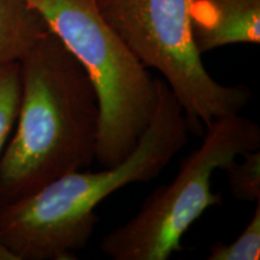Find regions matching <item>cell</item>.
Instances as JSON below:
<instances>
[{"label": "cell", "instance_id": "cell-1", "mask_svg": "<svg viewBox=\"0 0 260 260\" xmlns=\"http://www.w3.org/2000/svg\"><path fill=\"white\" fill-rule=\"evenodd\" d=\"M19 63L15 133L0 158V206L24 199L96 158L99 105L88 75L50 29Z\"/></svg>", "mask_w": 260, "mask_h": 260}, {"label": "cell", "instance_id": "cell-2", "mask_svg": "<svg viewBox=\"0 0 260 260\" xmlns=\"http://www.w3.org/2000/svg\"><path fill=\"white\" fill-rule=\"evenodd\" d=\"M189 133L180 103L157 79L154 113L134 151L115 167L71 172L0 206V237L18 260L76 259L95 229L99 204L128 184L153 181L187 145Z\"/></svg>", "mask_w": 260, "mask_h": 260}, {"label": "cell", "instance_id": "cell-8", "mask_svg": "<svg viewBox=\"0 0 260 260\" xmlns=\"http://www.w3.org/2000/svg\"><path fill=\"white\" fill-rule=\"evenodd\" d=\"M21 99L18 61L0 64V158L14 130Z\"/></svg>", "mask_w": 260, "mask_h": 260}, {"label": "cell", "instance_id": "cell-9", "mask_svg": "<svg viewBox=\"0 0 260 260\" xmlns=\"http://www.w3.org/2000/svg\"><path fill=\"white\" fill-rule=\"evenodd\" d=\"M225 168L230 190L236 200L256 203L260 200V149L240 155Z\"/></svg>", "mask_w": 260, "mask_h": 260}, {"label": "cell", "instance_id": "cell-7", "mask_svg": "<svg viewBox=\"0 0 260 260\" xmlns=\"http://www.w3.org/2000/svg\"><path fill=\"white\" fill-rule=\"evenodd\" d=\"M46 30L28 0H0V64L18 61Z\"/></svg>", "mask_w": 260, "mask_h": 260}, {"label": "cell", "instance_id": "cell-6", "mask_svg": "<svg viewBox=\"0 0 260 260\" xmlns=\"http://www.w3.org/2000/svg\"><path fill=\"white\" fill-rule=\"evenodd\" d=\"M191 35L204 53L260 42V0H189Z\"/></svg>", "mask_w": 260, "mask_h": 260}, {"label": "cell", "instance_id": "cell-5", "mask_svg": "<svg viewBox=\"0 0 260 260\" xmlns=\"http://www.w3.org/2000/svg\"><path fill=\"white\" fill-rule=\"evenodd\" d=\"M96 10L146 68L164 76L189 132L203 135L214 119L237 115L251 102L245 84L211 76L191 35L189 0H94Z\"/></svg>", "mask_w": 260, "mask_h": 260}, {"label": "cell", "instance_id": "cell-3", "mask_svg": "<svg viewBox=\"0 0 260 260\" xmlns=\"http://www.w3.org/2000/svg\"><path fill=\"white\" fill-rule=\"evenodd\" d=\"M82 65L99 105L96 158L112 168L134 151L157 105V79L98 12L94 0H28Z\"/></svg>", "mask_w": 260, "mask_h": 260}, {"label": "cell", "instance_id": "cell-4", "mask_svg": "<svg viewBox=\"0 0 260 260\" xmlns=\"http://www.w3.org/2000/svg\"><path fill=\"white\" fill-rule=\"evenodd\" d=\"M260 149V128L249 118L229 115L206 126L200 147L182 161L169 184L154 189L133 218L109 233L100 251L113 260H168L205 211L222 204L212 191V175L240 155Z\"/></svg>", "mask_w": 260, "mask_h": 260}, {"label": "cell", "instance_id": "cell-10", "mask_svg": "<svg viewBox=\"0 0 260 260\" xmlns=\"http://www.w3.org/2000/svg\"><path fill=\"white\" fill-rule=\"evenodd\" d=\"M260 200L242 233L230 243L216 242L211 246L209 260H258L260 258Z\"/></svg>", "mask_w": 260, "mask_h": 260}, {"label": "cell", "instance_id": "cell-11", "mask_svg": "<svg viewBox=\"0 0 260 260\" xmlns=\"http://www.w3.org/2000/svg\"><path fill=\"white\" fill-rule=\"evenodd\" d=\"M0 260H18L17 256L10 251L9 247L5 245L2 237H0Z\"/></svg>", "mask_w": 260, "mask_h": 260}]
</instances>
